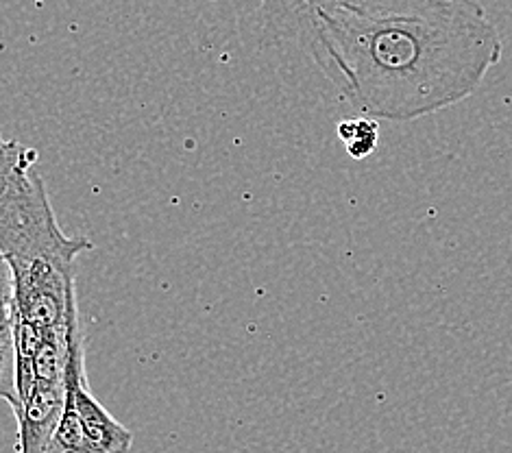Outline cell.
Returning <instances> with one entry per match:
<instances>
[{
    "label": "cell",
    "mask_w": 512,
    "mask_h": 453,
    "mask_svg": "<svg viewBox=\"0 0 512 453\" xmlns=\"http://www.w3.org/2000/svg\"><path fill=\"white\" fill-rule=\"evenodd\" d=\"M299 29L360 114L393 122L469 99L504 51L478 0H358Z\"/></svg>",
    "instance_id": "cell-1"
},
{
    "label": "cell",
    "mask_w": 512,
    "mask_h": 453,
    "mask_svg": "<svg viewBox=\"0 0 512 453\" xmlns=\"http://www.w3.org/2000/svg\"><path fill=\"white\" fill-rule=\"evenodd\" d=\"M90 249L88 238L64 234L33 170L0 194V251L14 271L16 321L40 329L79 323L75 264Z\"/></svg>",
    "instance_id": "cell-2"
},
{
    "label": "cell",
    "mask_w": 512,
    "mask_h": 453,
    "mask_svg": "<svg viewBox=\"0 0 512 453\" xmlns=\"http://www.w3.org/2000/svg\"><path fill=\"white\" fill-rule=\"evenodd\" d=\"M68 397L75 403V410L85 434V445H88V453H116L131 449L133 434L103 408V403L92 395V390L88 386L83 338L77 340V345L70 355Z\"/></svg>",
    "instance_id": "cell-3"
},
{
    "label": "cell",
    "mask_w": 512,
    "mask_h": 453,
    "mask_svg": "<svg viewBox=\"0 0 512 453\" xmlns=\"http://www.w3.org/2000/svg\"><path fill=\"white\" fill-rule=\"evenodd\" d=\"M68 393L66 382H33L18 401L14 416L18 421L16 451L46 453L48 443L64 414Z\"/></svg>",
    "instance_id": "cell-4"
},
{
    "label": "cell",
    "mask_w": 512,
    "mask_h": 453,
    "mask_svg": "<svg viewBox=\"0 0 512 453\" xmlns=\"http://www.w3.org/2000/svg\"><path fill=\"white\" fill-rule=\"evenodd\" d=\"M353 3H358V0H264V9L275 20L301 27L303 22H308L316 14H325V11Z\"/></svg>",
    "instance_id": "cell-5"
},
{
    "label": "cell",
    "mask_w": 512,
    "mask_h": 453,
    "mask_svg": "<svg viewBox=\"0 0 512 453\" xmlns=\"http://www.w3.org/2000/svg\"><path fill=\"white\" fill-rule=\"evenodd\" d=\"M35 162H38V151L18 140H5L0 136V194L18 177L31 173Z\"/></svg>",
    "instance_id": "cell-6"
},
{
    "label": "cell",
    "mask_w": 512,
    "mask_h": 453,
    "mask_svg": "<svg viewBox=\"0 0 512 453\" xmlns=\"http://www.w3.org/2000/svg\"><path fill=\"white\" fill-rule=\"evenodd\" d=\"M338 136L345 142L347 151L353 159H364L377 149L380 138V125L375 118H353L343 120L338 125Z\"/></svg>",
    "instance_id": "cell-7"
},
{
    "label": "cell",
    "mask_w": 512,
    "mask_h": 453,
    "mask_svg": "<svg viewBox=\"0 0 512 453\" xmlns=\"http://www.w3.org/2000/svg\"><path fill=\"white\" fill-rule=\"evenodd\" d=\"M0 399H5L11 406V410H16L18 388H16L14 325H0Z\"/></svg>",
    "instance_id": "cell-8"
},
{
    "label": "cell",
    "mask_w": 512,
    "mask_h": 453,
    "mask_svg": "<svg viewBox=\"0 0 512 453\" xmlns=\"http://www.w3.org/2000/svg\"><path fill=\"white\" fill-rule=\"evenodd\" d=\"M16 321V281L11 264L0 251V325H14Z\"/></svg>",
    "instance_id": "cell-9"
}]
</instances>
